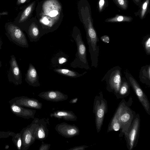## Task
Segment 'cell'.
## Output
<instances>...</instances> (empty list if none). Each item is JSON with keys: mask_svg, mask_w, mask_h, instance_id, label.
<instances>
[{"mask_svg": "<svg viewBox=\"0 0 150 150\" xmlns=\"http://www.w3.org/2000/svg\"><path fill=\"white\" fill-rule=\"evenodd\" d=\"M75 41L77 51L75 58L70 64V66L73 68H79L88 70L90 69L87 58L86 48L79 30H74L71 35Z\"/></svg>", "mask_w": 150, "mask_h": 150, "instance_id": "obj_1", "label": "cell"}, {"mask_svg": "<svg viewBox=\"0 0 150 150\" xmlns=\"http://www.w3.org/2000/svg\"><path fill=\"white\" fill-rule=\"evenodd\" d=\"M118 108L119 109L118 119L120 126L119 136L121 137L127 132L136 114L124 99L120 103Z\"/></svg>", "mask_w": 150, "mask_h": 150, "instance_id": "obj_2", "label": "cell"}, {"mask_svg": "<svg viewBox=\"0 0 150 150\" xmlns=\"http://www.w3.org/2000/svg\"><path fill=\"white\" fill-rule=\"evenodd\" d=\"M122 69L118 66L109 70L101 80L105 81L106 89L116 96L118 92L122 79Z\"/></svg>", "mask_w": 150, "mask_h": 150, "instance_id": "obj_3", "label": "cell"}, {"mask_svg": "<svg viewBox=\"0 0 150 150\" xmlns=\"http://www.w3.org/2000/svg\"><path fill=\"white\" fill-rule=\"evenodd\" d=\"M93 112L95 115L96 128L98 133L101 129L105 115L108 112L107 102L101 91L95 97Z\"/></svg>", "mask_w": 150, "mask_h": 150, "instance_id": "obj_4", "label": "cell"}, {"mask_svg": "<svg viewBox=\"0 0 150 150\" xmlns=\"http://www.w3.org/2000/svg\"><path fill=\"white\" fill-rule=\"evenodd\" d=\"M140 121L139 114H136L130 126L124 134L127 146L129 150H132L136 146L138 143Z\"/></svg>", "mask_w": 150, "mask_h": 150, "instance_id": "obj_5", "label": "cell"}, {"mask_svg": "<svg viewBox=\"0 0 150 150\" xmlns=\"http://www.w3.org/2000/svg\"><path fill=\"white\" fill-rule=\"evenodd\" d=\"M126 79L146 113L150 115V104L148 98L137 81L127 71L125 72Z\"/></svg>", "mask_w": 150, "mask_h": 150, "instance_id": "obj_6", "label": "cell"}, {"mask_svg": "<svg viewBox=\"0 0 150 150\" xmlns=\"http://www.w3.org/2000/svg\"><path fill=\"white\" fill-rule=\"evenodd\" d=\"M49 119L43 118L38 119L34 126L33 136L35 139L40 141L45 140L47 137L49 130L47 125L49 124Z\"/></svg>", "mask_w": 150, "mask_h": 150, "instance_id": "obj_7", "label": "cell"}, {"mask_svg": "<svg viewBox=\"0 0 150 150\" xmlns=\"http://www.w3.org/2000/svg\"><path fill=\"white\" fill-rule=\"evenodd\" d=\"M7 29L13 40L22 46L28 47V44L26 37L18 26L13 23H7Z\"/></svg>", "mask_w": 150, "mask_h": 150, "instance_id": "obj_8", "label": "cell"}, {"mask_svg": "<svg viewBox=\"0 0 150 150\" xmlns=\"http://www.w3.org/2000/svg\"><path fill=\"white\" fill-rule=\"evenodd\" d=\"M55 129L59 134L68 138L78 135L80 132L79 128L75 124L71 125L65 122L57 124Z\"/></svg>", "mask_w": 150, "mask_h": 150, "instance_id": "obj_9", "label": "cell"}, {"mask_svg": "<svg viewBox=\"0 0 150 150\" xmlns=\"http://www.w3.org/2000/svg\"><path fill=\"white\" fill-rule=\"evenodd\" d=\"M38 118H34L31 123L25 128L23 131L22 141L24 149H28L35 142V139L33 136V129Z\"/></svg>", "mask_w": 150, "mask_h": 150, "instance_id": "obj_10", "label": "cell"}, {"mask_svg": "<svg viewBox=\"0 0 150 150\" xmlns=\"http://www.w3.org/2000/svg\"><path fill=\"white\" fill-rule=\"evenodd\" d=\"M38 96L46 100L54 102L63 101L68 98V95L58 90L43 91L39 94Z\"/></svg>", "mask_w": 150, "mask_h": 150, "instance_id": "obj_11", "label": "cell"}, {"mask_svg": "<svg viewBox=\"0 0 150 150\" xmlns=\"http://www.w3.org/2000/svg\"><path fill=\"white\" fill-rule=\"evenodd\" d=\"M16 103L20 105L37 110L42 109V104L35 98L23 96L17 100Z\"/></svg>", "mask_w": 150, "mask_h": 150, "instance_id": "obj_12", "label": "cell"}, {"mask_svg": "<svg viewBox=\"0 0 150 150\" xmlns=\"http://www.w3.org/2000/svg\"><path fill=\"white\" fill-rule=\"evenodd\" d=\"M50 116L51 117L67 121H74L77 119V116L73 111L68 110H57L51 113Z\"/></svg>", "mask_w": 150, "mask_h": 150, "instance_id": "obj_13", "label": "cell"}, {"mask_svg": "<svg viewBox=\"0 0 150 150\" xmlns=\"http://www.w3.org/2000/svg\"><path fill=\"white\" fill-rule=\"evenodd\" d=\"M26 79L28 83L34 87H39L40 84L39 82V76L34 67L30 64L28 70Z\"/></svg>", "mask_w": 150, "mask_h": 150, "instance_id": "obj_14", "label": "cell"}, {"mask_svg": "<svg viewBox=\"0 0 150 150\" xmlns=\"http://www.w3.org/2000/svg\"><path fill=\"white\" fill-rule=\"evenodd\" d=\"M11 108L12 111L15 113L27 119L34 118L36 112L35 110L20 107L15 104L11 105Z\"/></svg>", "mask_w": 150, "mask_h": 150, "instance_id": "obj_15", "label": "cell"}, {"mask_svg": "<svg viewBox=\"0 0 150 150\" xmlns=\"http://www.w3.org/2000/svg\"><path fill=\"white\" fill-rule=\"evenodd\" d=\"M139 78L140 81L148 87L150 86V65H146L141 68Z\"/></svg>", "mask_w": 150, "mask_h": 150, "instance_id": "obj_16", "label": "cell"}, {"mask_svg": "<svg viewBox=\"0 0 150 150\" xmlns=\"http://www.w3.org/2000/svg\"><path fill=\"white\" fill-rule=\"evenodd\" d=\"M130 87L126 79L122 77L118 92L116 96L117 98V99L121 98L127 96L129 94Z\"/></svg>", "mask_w": 150, "mask_h": 150, "instance_id": "obj_17", "label": "cell"}, {"mask_svg": "<svg viewBox=\"0 0 150 150\" xmlns=\"http://www.w3.org/2000/svg\"><path fill=\"white\" fill-rule=\"evenodd\" d=\"M28 33L31 41H38L42 35L40 33L38 27L34 23H32L29 26Z\"/></svg>", "mask_w": 150, "mask_h": 150, "instance_id": "obj_18", "label": "cell"}, {"mask_svg": "<svg viewBox=\"0 0 150 150\" xmlns=\"http://www.w3.org/2000/svg\"><path fill=\"white\" fill-rule=\"evenodd\" d=\"M34 4V2L32 3L21 12L20 14H18L16 19L17 23H22L27 20L32 12Z\"/></svg>", "mask_w": 150, "mask_h": 150, "instance_id": "obj_19", "label": "cell"}, {"mask_svg": "<svg viewBox=\"0 0 150 150\" xmlns=\"http://www.w3.org/2000/svg\"><path fill=\"white\" fill-rule=\"evenodd\" d=\"M119 108H117L110 122L108 129V132L112 131H117L120 129V126L118 119L119 114Z\"/></svg>", "mask_w": 150, "mask_h": 150, "instance_id": "obj_20", "label": "cell"}, {"mask_svg": "<svg viewBox=\"0 0 150 150\" xmlns=\"http://www.w3.org/2000/svg\"><path fill=\"white\" fill-rule=\"evenodd\" d=\"M53 71L59 74L73 78H76L82 76L86 72L80 74L76 71L65 68H56L53 70Z\"/></svg>", "mask_w": 150, "mask_h": 150, "instance_id": "obj_21", "label": "cell"}, {"mask_svg": "<svg viewBox=\"0 0 150 150\" xmlns=\"http://www.w3.org/2000/svg\"><path fill=\"white\" fill-rule=\"evenodd\" d=\"M11 66L14 77L16 79H19L20 77V71L17 62L14 57H12L11 59Z\"/></svg>", "mask_w": 150, "mask_h": 150, "instance_id": "obj_22", "label": "cell"}, {"mask_svg": "<svg viewBox=\"0 0 150 150\" xmlns=\"http://www.w3.org/2000/svg\"><path fill=\"white\" fill-rule=\"evenodd\" d=\"M142 43L146 54L150 55V35H148L145 37L142 41Z\"/></svg>", "mask_w": 150, "mask_h": 150, "instance_id": "obj_23", "label": "cell"}, {"mask_svg": "<svg viewBox=\"0 0 150 150\" xmlns=\"http://www.w3.org/2000/svg\"><path fill=\"white\" fill-rule=\"evenodd\" d=\"M51 146L50 144L42 142L40 146L39 150H49Z\"/></svg>", "mask_w": 150, "mask_h": 150, "instance_id": "obj_24", "label": "cell"}, {"mask_svg": "<svg viewBox=\"0 0 150 150\" xmlns=\"http://www.w3.org/2000/svg\"><path fill=\"white\" fill-rule=\"evenodd\" d=\"M88 146L86 145H83L76 146L67 149V150H84Z\"/></svg>", "mask_w": 150, "mask_h": 150, "instance_id": "obj_25", "label": "cell"}, {"mask_svg": "<svg viewBox=\"0 0 150 150\" xmlns=\"http://www.w3.org/2000/svg\"><path fill=\"white\" fill-rule=\"evenodd\" d=\"M101 40L104 42L108 44L110 42V39L109 37L107 35L102 36L100 37Z\"/></svg>", "mask_w": 150, "mask_h": 150, "instance_id": "obj_26", "label": "cell"}, {"mask_svg": "<svg viewBox=\"0 0 150 150\" xmlns=\"http://www.w3.org/2000/svg\"><path fill=\"white\" fill-rule=\"evenodd\" d=\"M148 2V1H146L143 4L142 6V16H143L145 13L146 9L147 7Z\"/></svg>", "mask_w": 150, "mask_h": 150, "instance_id": "obj_27", "label": "cell"}, {"mask_svg": "<svg viewBox=\"0 0 150 150\" xmlns=\"http://www.w3.org/2000/svg\"><path fill=\"white\" fill-rule=\"evenodd\" d=\"M58 61L60 64H62L67 62V60L66 58L64 57H61L59 58Z\"/></svg>", "mask_w": 150, "mask_h": 150, "instance_id": "obj_28", "label": "cell"}, {"mask_svg": "<svg viewBox=\"0 0 150 150\" xmlns=\"http://www.w3.org/2000/svg\"><path fill=\"white\" fill-rule=\"evenodd\" d=\"M124 17L122 16H119L116 18L113 21L121 22L125 21Z\"/></svg>", "mask_w": 150, "mask_h": 150, "instance_id": "obj_29", "label": "cell"}, {"mask_svg": "<svg viewBox=\"0 0 150 150\" xmlns=\"http://www.w3.org/2000/svg\"><path fill=\"white\" fill-rule=\"evenodd\" d=\"M22 144V140L21 139V137L20 138H19V139H18L17 143V146L18 147V148L19 149H20L21 146Z\"/></svg>", "mask_w": 150, "mask_h": 150, "instance_id": "obj_30", "label": "cell"}, {"mask_svg": "<svg viewBox=\"0 0 150 150\" xmlns=\"http://www.w3.org/2000/svg\"><path fill=\"white\" fill-rule=\"evenodd\" d=\"M78 100V98L76 97L71 100L69 102V103L71 104L75 103L77 102Z\"/></svg>", "mask_w": 150, "mask_h": 150, "instance_id": "obj_31", "label": "cell"}, {"mask_svg": "<svg viewBox=\"0 0 150 150\" xmlns=\"http://www.w3.org/2000/svg\"><path fill=\"white\" fill-rule=\"evenodd\" d=\"M104 0H100L99 2V7L100 10L102 9L104 4Z\"/></svg>", "mask_w": 150, "mask_h": 150, "instance_id": "obj_32", "label": "cell"}, {"mask_svg": "<svg viewBox=\"0 0 150 150\" xmlns=\"http://www.w3.org/2000/svg\"><path fill=\"white\" fill-rule=\"evenodd\" d=\"M118 4L122 6H123L125 4V1L124 0H117Z\"/></svg>", "mask_w": 150, "mask_h": 150, "instance_id": "obj_33", "label": "cell"}, {"mask_svg": "<svg viewBox=\"0 0 150 150\" xmlns=\"http://www.w3.org/2000/svg\"><path fill=\"white\" fill-rule=\"evenodd\" d=\"M26 1L27 0H17V4L18 5H20L25 3Z\"/></svg>", "mask_w": 150, "mask_h": 150, "instance_id": "obj_34", "label": "cell"}, {"mask_svg": "<svg viewBox=\"0 0 150 150\" xmlns=\"http://www.w3.org/2000/svg\"><path fill=\"white\" fill-rule=\"evenodd\" d=\"M8 14V12L6 11H4L2 12H0V19L1 17L3 15H7Z\"/></svg>", "mask_w": 150, "mask_h": 150, "instance_id": "obj_35", "label": "cell"}]
</instances>
